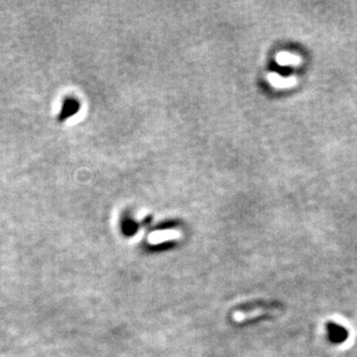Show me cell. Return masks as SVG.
I'll return each instance as SVG.
<instances>
[{
    "label": "cell",
    "instance_id": "3",
    "mask_svg": "<svg viewBox=\"0 0 357 357\" xmlns=\"http://www.w3.org/2000/svg\"><path fill=\"white\" fill-rule=\"evenodd\" d=\"M276 61L281 66H298L301 64V58L297 54L288 52V51H281L276 54Z\"/></svg>",
    "mask_w": 357,
    "mask_h": 357
},
{
    "label": "cell",
    "instance_id": "2",
    "mask_svg": "<svg viewBox=\"0 0 357 357\" xmlns=\"http://www.w3.org/2000/svg\"><path fill=\"white\" fill-rule=\"evenodd\" d=\"M267 81L269 82V85L274 88L278 89H285V88H291L296 85L297 79L295 76H288V78H283L278 73H269L267 75Z\"/></svg>",
    "mask_w": 357,
    "mask_h": 357
},
{
    "label": "cell",
    "instance_id": "1",
    "mask_svg": "<svg viewBox=\"0 0 357 357\" xmlns=\"http://www.w3.org/2000/svg\"><path fill=\"white\" fill-rule=\"evenodd\" d=\"M327 330V337H329L330 342L333 345H342L347 341L349 337L348 331L345 329L342 325H339L335 322H329L326 326Z\"/></svg>",
    "mask_w": 357,
    "mask_h": 357
}]
</instances>
